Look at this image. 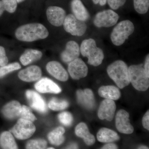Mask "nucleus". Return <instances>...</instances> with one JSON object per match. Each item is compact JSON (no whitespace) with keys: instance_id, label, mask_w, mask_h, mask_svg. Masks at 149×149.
Listing matches in <instances>:
<instances>
[{"instance_id":"32","label":"nucleus","mask_w":149,"mask_h":149,"mask_svg":"<svg viewBox=\"0 0 149 149\" xmlns=\"http://www.w3.org/2000/svg\"><path fill=\"white\" fill-rule=\"evenodd\" d=\"M58 120L62 124L68 126L71 125L73 121L72 114L68 111L63 112L58 115Z\"/></svg>"},{"instance_id":"20","label":"nucleus","mask_w":149,"mask_h":149,"mask_svg":"<svg viewBox=\"0 0 149 149\" xmlns=\"http://www.w3.org/2000/svg\"><path fill=\"white\" fill-rule=\"evenodd\" d=\"M22 106L18 102L13 101L7 104L3 108L2 112L8 119H13L20 116Z\"/></svg>"},{"instance_id":"19","label":"nucleus","mask_w":149,"mask_h":149,"mask_svg":"<svg viewBox=\"0 0 149 149\" xmlns=\"http://www.w3.org/2000/svg\"><path fill=\"white\" fill-rule=\"evenodd\" d=\"M71 8L73 15L80 21L85 22L90 18V14L80 0H72Z\"/></svg>"},{"instance_id":"2","label":"nucleus","mask_w":149,"mask_h":149,"mask_svg":"<svg viewBox=\"0 0 149 149\" xmlns=\"http://www.w3.org/2000/svg\"><path fill=\"white\" fill-rule=\"evenodd\" d=\"M107 72L120 89L125 88L130 83L128 68L123 61H116L109 65L107 68Z\"/></svg>"},{"instance_id":"28","label":"nucleus","mask_w":149,"mask_h":149,"mask_svg":"<svg viewBox=\"0 0 149 149\" xmlns=\"http://www.w3.org/2000/svg\"><path fill=\"white\" fill-rule=\"evenodd\" d=\"M134 8L140 14L146 13L149 8V0H133Z\"/></svg>"},{"instance_id":"30","label":"nucleus","mask_w":149,"mask_h":149,"mask_svg":"<svg viewBox=\"0 0 149 149\" xmlns=\"http://www.w3.org/2000/svg\"><path fill=\"white\" fill-rule=\"evenodd\" d=\"M47 146V142L42 139L30 140L27 142L26 149H45Z\"/></svg>"},{"instance_id":"1","label":"nucleus","mask_w":149,"mask_h":149,"mask_svg":"<svg viewBox=\"0 0 149 149\" xmlns=\"http://www.w3.org/2000/svg\"><path fill=\"white\" fill-rule=\"evenodd\" d=\"M48 29L43 24L29 23L19 27L15 32L17 40L22 42H32L42 40L49 36Z\"/></svg>"},{"instance_id":"13","label":"nucleus","mask_w":149,"mask_h":149,"mask_svg":"<svg viewBox=\"0 0 149 149\" xmlns=\"http://www.w3.org/2000/svg\"><path fill=\"white\" fill-rule=\"evenodd\" d=\"M80 53V48L78 44L74 41H70L67 43L65 49L61 54V58L63 61L69 63L79 58Z\"/></svg>"},{"instance_id":"17","label":"nucleus","mask_w":149,"mask_h":149,"mask_svg":"<svg viewBox=\"0 0 149 149\" xmlns=\"http://www.w3.org/2000/svg\"><path fill=\"white\" fill-rule=\"evenodd\" d=\"M41 68L37 65H31L19 72V78L22 81L31 82L39 80L42 76Z\"/></svg>"},{"instance_id":"11","label":"nucleus","mask_w":149,"mask_h":149,"mask_svg":"<svg viewBox=\"0 0 149 149\" xmlns=\"http://www.w3.org/2000/svg\"><path fill=\"white\" fill-rule=\"evenodd\" d=\"M46 15L48 21L56 27H60L63 25L66 16L65 10L61 8L56 6L48 7Z\"/></svg>"},{"instance_id":"15","label":"nucleus","mask_w":149,"mask_h":149,"mask_svg":"<svg viewBox=\"0 0 149 149\" xmlns=\"http://www.w3.org/2000/svg\"><path fill=\"white\" fill-rule=\"evenodd\" d=\"M46 69L50 74L58 80L65 82L68 80V73L58 62H49L47 65Z\"/></svg>"},{"instance_id":"27","label":"nucleus","mask_w":149,"mask_h":149,"mask_svg":"<svg viewBox=\"0 0 149 149\" xmlns=\"http://www.w3.org/2000/svg\"><path fill=\"white\" fill-rule=\"evenodd\" d=\"M68 102L65 100H59L54 98L48 103L49 108L54 111L62 110L68 106Z\"/></svg>"},{"instance_id":"34","label":"nucleus","mask_w":149,"mask_h":149,"mask_svg":"<svg viewBox=\"0 0 149 149\" xmlns=\"http://www.w3.org/2000/svg\"><path fill=\"white\" fill-rule=\"evenodd\" d=\"M126 0H107L110 7L113 10L118 9L125 4Z\"/></svg>"},{"instance_id":"29","label":"nucleus","mask_w":149,"mask_h":149,"mask_svg":"<svg viewBox=\"0 0 149 149\" xmlns=\"http://www.w3.org/2000/svg\"><path fill=\"white\" fill-rule=\"evenodd\" d=\"M21 67L18 63L15 62L7 64L0 67V78L4 77L10 72L20 69Z\"/></svg>"},{"instance_id":"38","label":"nucleus","mask_w":149,"mask_h":149,"mask_svg":"<svg viewBox=\"0 0 149 149\" xmlns=\"http://www.w3.org/2000/svg\"><path fill=\"white\" fill-rule=\"evenodd\" d=\"M100 149H118L117 146L113 143L106 144Z\"/></svg>"},{"instance_id":"23","label":"nucleus","mask_w":149,"mask_h":149,"mask_svg":"<svg viewBox=\"0 0 149 149\" xmlns=\"http://www.w3.org/2000/svg\"><path fill=\"white\" fill-rule=\"evenodd\" d=\"M42 56L41 51L37 50L28 49L26 50L20 56L19 61L24 66L28 65L37 61L39 60Z\"/></svg>"},{"instance_id":"21","label":"nucleus","mask_w":149,"mask_h":149,"mask_svg":"<svg viewBox=\"0 0 149 149\" xmlns=\"http://www.w3.org/2000/svg\"><path fill=\"white\" fill-rule=\"evenodd\" d=\"M98 94L102 97L112 100H118L121 95L119 89L113 85L102 86L99 89Z\"/></svg>"},{"instance_id":"22","label":"nucleus","mask_w":149,"mask_h":149,"mask_svg":"<svg viewBox=\"0 0 149 149\" xmlns=\"http://www.w3.org/2000/svg\"><path fill=\"white\" fill-rule=\"evenodd\" d=\"M75 133L78 137L83 139L85 143L88 146L95 143V137L89 132L88 126L84 123H80L76 126Z\"/></svg>"},{"instance_id":"10","label":"nucleus","mask_w":149,"mask_h":149,"mask_svg":"<svg viewBox=\"0 0 149 149\" xmlns=\"http://www.w3.org/2000/svg\"><path fill=\"white\" fill-rule=\"evenodd\" d=\"M116 125L121 133L130 134L134 131V128L130 123L129 113L124 110H120L118 112L116 116Z\"/></svg>"},{"instance_id":"36","label":"nucleus","mask_w":149,"mask_h":149,"mask_svg":"<svg viewBox=\"0 0 149 149\" xmlns=\"http://www.w3.org/2000/svg\"><path fill=\"white\" fill-rule=\"evenodd\" d=\"M142 124L144 128L147 130H149V111L148 110L145 114L142 119Z\"/></svg>"},{"instance_id":"5","label":"nucleus","mask_w":149,"mask_h":149,"mask_svg":"<svg viewBox=\"0 0 149 149\" xmlns=\"http://www.w3.org/2000/svg\"><path fill=\"white\" fill-rule=\"evenodd\" d=\"M135 27L132 22L125 20L120 22L114 27L111 34V40L113 45H122L134 32Z\"/></svg>"},{"instance_id":"7","label":"nucleus","mask_w":149,"mask_h":149,"mask_svg":"<svg viewBox=\"0 0 149 149\" xmlns=\"http://www.w3.org/2000/svg\"><path fill=\"white\" fill-rule=\"evenodd\" d=\"M63 28L66 32L73 36H83L87 29L85 22L77 19L72 14L67 15L63 24Z\"/></svg>"},{"instance_id":"12","label":"nucleus","mask_w":149,"mask_h":149,"mask_svg":"<svg viewBox=\"0 0 149 149\" xmlns=\"http://www.w3.org/2000/svg\"><path fill=\"white\" fill-rule=\"evenodd\" d=\"M116 110V105L114 101L105 99L101 103L98 111V116L101 120L106 119L111 121L114 117Z\"/></svg>"},{"instance_id":"8","label":"nucleus","mask_w":149,"mask_h":149,"mask_svg":"<svg viewBox=\"0 0 149 149\" xmlns=\"http://www.w3.org/2000/svg\"><path fill=\"white\" fill-rule=\"evenodd\" d=\"M119 15L112 10H107L97 13L94 18L93 23L96 27H110L117 23Z\"/></svg>"},{"instance_id":"6","label":"nucleus","mask_w":149,"mask_h":149,"mask_svg":"<svg viewBox=\"0 0 149 149\" xmlns=\"http://www.w3.org/2000/svg\"><path fill=\"white\" fill-rule=\"evenodd\" d=\"M36 127L31 121L20 118L10 130L17 139L25 140L33 135Z\"/></svg>"},{"instance_id":"42","label":"nucleus","mask_w":149,"mask_h":149,"mask_svg":"<svg viewBox=\"0 0 149 149\" xmlns=\"http://www.w3.org/2000/svg\"><path fill=\"white\" fill-rule=\"evenodd\" d=\"M138 149H149V148L148 147L145 146H142L139 147Z\"/></svg>"},{"instance_id":"44","label":"nucleus","mask_w":149,"mask_h":149,"mask_svg":"<svg viewBox=\"0 0 149 149\" xmlns=\"http://www.w3.org/2000/svg\"><path fill=\"white\" fill-rule=\"evenodd\" d=\"M47 149H55L54 148H48Z\"/></svg>"},{"instance_id":"43","label":"nucleus","mask_w":149,"mask_h":149,"mask_svg":"<svg viewBox=\"0 0 149 149\" xmlns=\"http://www.w3.org/2000/svg\"><path fill=\"white\" fill-rule=\"evenodd\" d=\"M17 3L22 2V1H24V0H16Z\"/></svg>"},{"instance_id":"26","label":"nucleus","mask_w":149,"mask_h":149,"mask_svg":"<svg viewBox=\"0 0 149 149\" xmlns=\"http://www.w3.org/2000/svg\"><path fill=\"white\" fill-rule=\"evenodd\" d=\"M65 130L63 127L60 126L54 129L48 134V138L50 143L52 145L59 146L64 141V134Z\"/></svg>"},{"instance_id":"4","label":"nucleus","mask_w":149,"mask_h":149,"mask_svg":"<svg viewBox=\"0 0 149 149\" xmlns=\"http://www.w3.org/2000/svg\"><path fill=\"white\" fill-rule=\"evenodd\" d=\"M130 83L136 90L145 91L149 87V77L147 75L143 64L133 65L128 68Z\"/></svg>"},{"instance_id":"39","label":"nucleus","mask_w":149,"mask_h":149,"mask_svg":"<svg viewBox=\"0 0 149 149\" xmlns=\"http://www.w3.org/2000/svg\"><path fill=\"white\" fill-rule=\"evenodd\" d=\"M92 1L95 4H99L101 6H104L107 2V0H92Z\"/></svg>"},{"instance_id":"41","label":"nucleus","mask_w":149,"mask_h":149,"mask_svg":"<svg viewBox=\"0 0 149 149\" xmlns=\"http://www.w3.org/2000/svg\"><path fill=\"white\" fill-rule=\"evenodd\" d=\"M66 149H78V146L77 144L73 143L70 144Z\"/></svg>"},{"instance_id":"9","label":"nucleus","mask_w":149,"mask_h":149,"mask_svg":"<svg viewBox=\"0 0 149 149\" xmlns=\"http://www.w3.org/2000/svg\"><path fill=\"white\" fill-rule=\"evenodd\" d=\"M68 71L74 80L84 78L88 74V66L82 59L78 58L68 64Z\"/></svg>"},{"instance_id":"14","label":"nucleus","mask_w":149,"mask_h":149,"mask_svg":"<svg viewBox=\"0 0 149 149\" xmlns=\"http://www.w3.org/2000/svg\"><path fill=\"white\" fill-rule=\"evenodd\" d=\"M26 97L30 106L37 111L45 113L47 110L45 102L38 93L28 90L26 92Z\"/></svg>"},{"instance_id":"35","label":"nucleus","mask_w":149,"mask_h":149,"mask_svg":"<svg viewBox=\"0 0 149 149\" xmlns=\"http://www.w3.org/2000/svg\"><path fill=\"white\" fill-rule=\"evenodd\" d=\"M8 59L4 48L0 46V66H4L8 64Z\"/></svg>"},{"instance_id":"16","label":"nucleus","mask_w":149,"mask_h":149,"mask_svg":"<svg viewBox=\"0 0 149 149\" xmlns=\"http://www.w3.org/2000/svg\"><path fill=\"white\" fill-rule=\"evenodd\" d=\"M35 87L37 91L41 93L58 94L61 92V88L57 84L47 77L39 80L35 84Z\"/></svg>"},{"instance_id":"18","label":"nucleus","mask_w":149,"mask_h":149,"mask_svg":"<svg viewBox=\"0 0 149 149\" xmlns=\"http://www.w3.org/2000/svg\"><path fill=\"white\" fill-rule=\"evenodd\" d=\"M76 95L78 103L85 108L91 109L95 107V97L91 89L87 88L83 90H77Z\"/></svg>"},{"instance_id":"3","label":"nucleus","mask_w":149,"mask_h":149,"mask_svg":"<svg viewBox=\"0 0 149 149\" xmlns=\"http://www.w3.org/2000/svg\"><path fill=\"white\" fill-rule=\"evenodd\" d=\"M80 53L88 58V63L94 66L101 65L104 58L103 51L97 47L95 41L93 39L83 40L80 47Z\"/></svg>"},{"instance_id":"31","label":"nucleus","mask_w":149,"mask_h":149,"mask_svg":"<svg viewBox=\"0 0 149 149\" xmlns=\"http://www.w3.org/2000/svg\"><path fill=\"white\" fill-rule=\"evenodd\" d=\"M19 116L22 119L29 120L32 122L37 120V118L32 113L30 109L25 105L22 106L21 111Z\"/></svg>"},{"instance_id":"37","label":"nucleus","mask_w":149,"mask_h":149,"mask_svg":"<svg viewBox=\"0 0 149 149\" xmlns=\"http://www.w3.org/2000/svg\"><path fill=\"white\" fill-rule=\"evenodd\" d=\"M144 69L146 71L147 75L149 77V55L148 54L146 57L144 65Z\"/></svg>"},{"instance_id":"40","label":"nucleus","mask_w":149,"mask_h":149,"mask_svg":"<svg viewBox=\"0 0 149 149\" xmlns=\"http://www.w3.org/2000/svg\"><path fill=\"white\" fill-rule=\"evenodd\" d=\"M4 10H5L4 7L2 2L1 1H0V16H1Z\"/></svg>"},{"instance_id":"24","label":"nucleus","mask_w":149,"mask_h":149,"mask_svg":"<svg viewBox=\"0 0 149 149\" xmlns=\"http://www.w3.org/2000/svg\"><path fill=\"white\" fill-rule=\"evenodd\" d=\"M97 139L102 143H111L119 140V137L116 132L109 128H101L97 134Z\"/></svg>"},{"instance_id":"25","label":"nucleus","mask_w":149,"mask_h":149,"mask_svg":"<svg viewBox=\"0 0 149 149\" xmlns=\"http://www.w3.org/2000/svg\"><path fill=\"white\" fill-rule=\"evenodd\" d=\"M0 145L2 149H18L13 136L9 131H4L1 134Z\"/></svg>"},{"instance_id":"33","label":"nucleus","mask_w":149,"mask_h":149,"mask_svg":"<svg viewBox=\"0 0 149 149\" xmlns=\"http://www.w3.org/2000/svg\"><path fill=\"white\" fill-rule=\"evenodd\" d=\"M5 10L9 13H13L17 7L16 0H2Z\"/></svg>"}]
</instances>
